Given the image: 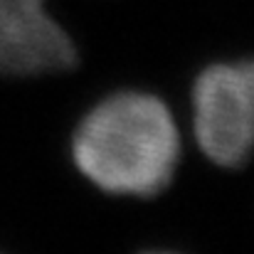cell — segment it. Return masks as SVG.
<instances>
[{
  "instance_id": "cell-1",
  "label": "cell",
  "mask_w": 254,
  "mask_h": 254,
  "mask_svg": "<svg viewBox=\"0 0 254 254\" xmlns=\"http://www.w3.org/2000/svg\"><path fill=\"white\" fill-rule=\"evenodd\" d=\"M77 168L111 195L153 197L170 185L180 133L168 106L146 91H121L96 104L74 131Z\"/></svg>"
},
{
  "instance_id": "cell-2",
  "label": "cell",
  "mask_w": 254,
  "mask_h": 254,
  "mask_svg": "<svg viewBox=\"0 0 254 254\" xmlns=\"http://www.w3.org/2000/svg\"><path fill=\"white\" fill-rule=\"evenodd\" d=\"M192 128L200 151L222 168H240L254 141V69L212 64L192 89Z\"/></svg>"
},
{
  "instance_id": "cell-3",
  "label": "cell",
  "mask_w": 254,
  "mask_h": 254,
  "mask_svg": "<svg viewBox=\"0 0 254 254\" xmlns=\"http://www.w3.org/2000/svg\"><path fill=\"white\" fill-rule=\"evenodd\" d=\"M77 60V45L50 0H0V74H52L72 69Z\"/></svg>"
},
{
  "instance_id": "cell-4",
  "label": "cell",
  "mask_w": 254,
  "mask_h": 254,
  "mask_svg": "<svg viewBox=\"0 0 254 254\" xmlns=\"http://www.w3.org/2000/svg\"><path fill=\"white\" fill-rule=\"evenodd\" d=\"M148 254H175V252H148Z\"/></svg>"
}]
</instances>
